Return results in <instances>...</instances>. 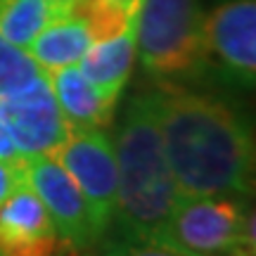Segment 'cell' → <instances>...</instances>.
Instances as JSON below:
<instances>
[{
  "label": "cell",
  "instance_id": "obj_15",
  "mask_svg": "<svg viewBox=\"0 0 256 256\" xmlns=\"http://www.w3.org/2000/svg\"><path fill=\"white\" fill-rule=\"evenodd\" d=\"M43 74L26 50L14 48L5 38H0V95L24 90Z\"/></svg>",
  "mask_w": 256,
  "mask_h": 256
},
{
  "label": "cell",
  "instance_id": "obj_19",
  "mask_svg": "<svg viewBox=\"0 0 256 256\" xmlns=\"http://www.w3.org/2000/svg\"><path fill=\"white\" fill-rule=\"evenodd\" d=\"M52 256H83L81 249H74L72 244H66V242H60L57 249L52 252Z\"/></svg>",
  "mask_w": 256,
  "mask_h": 256
},
{
  "label": "cell",
  "instance_id": "obj_7",
  "mask_svg": "<svg viewBox=\"0 0 256 256\" xmlns=\"http://www.w3.org/2000/svg\"><path fill=\"white\" fill-rule=\"evenodd\" d=\"M204 38L209 69L252 88L256 78V2L254 0H223L204 14Z\"/></svg>",
  "mask_w": 256,
  "mask_h": 256
},
{
  "label": "cell",
  "instance_id": "obj_13",
  "mask_svg": "<svg viewBox=\"0 0 256 256\" xmlns=\"http://www.w3.org/2000/svg\"><path fill=\"white\" fill-rule=\"evenodd\" d=\"M142 0H66V17L81 22L90 43L110 40L136 26Z\"/></svg>",
  "mask_w": 256,
  "mask_h": 256
},
{
  "label": "cell",
  "instance_id": "obj_17",
  "mask_svg": "<svg viewBox=\"0 0 256 256\" xmlns=\"http://www.w3.org/2000/svg\"><path fill=\"white\" fill-rule=\"evenodd\" d=\"M24 164H26V156L14 159V162L0 159V204L12 194L14 188L24 183Z\"/></svg>",
  "mask_w": 256,
  "mask_h": 256
},
{
  "label": "cell",
  "instance_id": "obj_2",
  "mask_svg": "<svg viewBox=\"0 0 256 256\" xmlns=\"http://www.w3.org/2000/svg\"><path fill=\"white\" fill-rule=\"evenodd\" d=\"M116 214L121 240L147 242L178 202L150 90L130 98L116 126Z\"/></svg>",
  "mask_w": 256,
  "mask_h": 256
},
{
  "label": "cell",
  "instance_id": "obj_5",
  "mask_svg": "<svg viewBox=\"0 0 256 256\" xmlns=\"http://www.w3.org/2000/svg\"><path fill=\"white\" fill-rule=\"evenodd\" d=\"M50 156L74 178L102 232H107L116 214L119 171L116 154L104 130H78L72 128L64 142L55 147Z\"/></svg>",
  "mask_w": 256,
  "mask_h": 256
},
{
  "label": "cell",
  "instance_id": "obj_9",
  "mask_svg": "<svg viewBox=\"0 0 256 256\" xmlns=\"http://www.w3.org/2000/svg\"><path fill=\"white\" fill-rule=\"evenodd\" d=\"M57 244L46 204L24 180L0 204V256H52Z\"/></svg>",
  "mask_w": 256,
  "mask_h": 256
},
{
  "label": "cell",
  "instance_id": "obj_4",
  "mask_svg": "<svg viewBox=\"0 0 256 256\" xmlns=\"http://www.w3.org/2000/svg\"><path fill=\"white\" fill-rule=\"evenodd\" d=\"M147 242L180 256H254V211L232 197H178Z\"/></svg>",
  "mask_w": 256,
  "mask_h": 256
},
{
  "label": "cell",
  "instance_id": "obj_8",
  "mask_svg": "<svg viewBox=\"0 0 256 256\" xmlns=\"http://www.w3.org/2000/svg\"><path fill=\"white\" fill-rule=\"evenodd\" d=\"M0 126L10 133L22 156L50 154L72 130L50 90L46 72L24 90L0 95Z\"/></svg>",
  "mask_w": 256,
  "mask_h": 256
},
{
  "label": "cell",
  "instance_id": "obj_1",
  "mask_svg": "<svg viewBox=\"0 0 256 256\" xmlns=\"http://www.w3.org/2000/svg\"><path fill=\"white\" fill-rule=\"evenodd\" d=\"M150 98L178 197H252L254 133L242 112L168 81Z\"/></svg>",
  "mask_w": 256,
  "mask_h": 256
},
{
  "label": "cell",
  "instance_id": "obj_14",
  "mask_svg": "<svg viewBox=\"0 0 256 256\" xmlns=\"http://www.w3.org/2000/svg\"><path fill=\"white\" fill-rule=\"evenodd\" d=\"M66 14L64 2L52 0H0V38L14 48L26 50L28 43L55 22Z\"/></svg>",
  "mask_w": 256,
  "mask_h": 256
},
{
  "label": "cell",
  "instance_id": "obj_12",
  "mask_svg": "<svg viewBox=\"0 0 256 256\" xmlns=\"http://www.w3.org/2000/svg\"><path fill=\"white\" fill-rule=\"evenodd\" d=\"M88 48H90V38H88V31L83 28V24L62 14L55 22H50L28 43L26 52L43 72H52V69L78 64V60Z\"/></svg>",
  "mask_w": 256,
  "mask_h": 256
},
{
  "label": "cell",
  "instance_id": "obj_11",
  "mask_svg": "<svg viewBox=\"0 0 256 256\" xmlns=\"http://www.w3.org/2000/svg\"><path fill=\"white\" fill-rule=\"evenodd\" d=\"M136 55V26H133L110 40L90 43V48L78 60V69L100 92L119 100L124 86L130 78Z\"/></svg>",
  "mask_w": 256,
  "mask_h": 256
},
{
  "label": "cell",
  "instance_id": "obj_20",
  "mask_svg": "<svg viewBox=\"0 0 256 256\" xmlns=\"http://www.w3.org/2000/svg\"><path fill=\"white\" fill-rule=\"evenodd\" d=\"M52 2H66V0H52Z\"/></svg>",
  "mask_w": 256,
  "mask_h": 256
},
{
  "label": "cell",
  "instance_id": "obj_18",
  "mask_svg": "<svg viewBox=\"0 0 256 256\" xmlns=\"http://www.w3.org/2000/svg\"><path fill=\"white\" fill-rule=\"evenodd\" d=\"M0 159H8V162L22 159V154L17 152V147H14L12 138H10V133L2 126H0Z\"/></svg>",
  "mask_w": 256,
  "mask_h": 256
},
{
  "label": "cell",
  "instance_id": "obj_6",
  "mask_svg": "<svg viewBox=\"0 0 256 256\" xmlns=\"http://www.w3.org/2000/svg\"><path fill=\"white\" fill-rule=\"evenodd\" d=\"M24 180L46 204L60 242L86 252L104 238L81 188L50 154L26 156Z\"/></svg>",
  "mask_w": 256,
  "mask_h": 256
},
{
  "label": "cell",
  "instance_id": "obj_3",
  "mask_svg": "<svg viewBox=\"0 0 256 256\" xmlns=\"http://www.w3.org/2000/svg\"><path fill=\"white\" fill-rule=\"evenodd\" d=\"M136 50L159 81H200L209 74L204 10L200 0H142L136 22Z\"/></svg>",
  "mask_w": 256,
  "mask_h": 256
},
{
  "label": "cell",
  "instance_id": "obj_10",
  "mask_svg": "<svg viewBox=\"0 0 256 256\" xmlns=\"http://www.w3.org/2000/svg\"><path fill=\"white\" fill-rule=\"evenodd\" d=\"M50 90L55 95L64 119L72 128L78 130H104L114 119L116 100L107 98L92 86L83 72L72 64L62 69L46 72Z\"/></svg>",
  "mask_w": 256,
  "mask_h": 256
},
{
  "label": "cell",
  "instance_id": "obj_16",
  "mask_svg": "<svg viewBox=\"0 0 256 256\" xmlns=\"http://www.w3.org/2000/svg\"><path fill=\"white\" fill-rule=\"evenodd\" d=\"M102 256H180L176 252L152 244V242H128V240H119L114 242Z\"/></svg>",
  "mask_w": 256,
  "mask_h": 256
}]
</instances>
